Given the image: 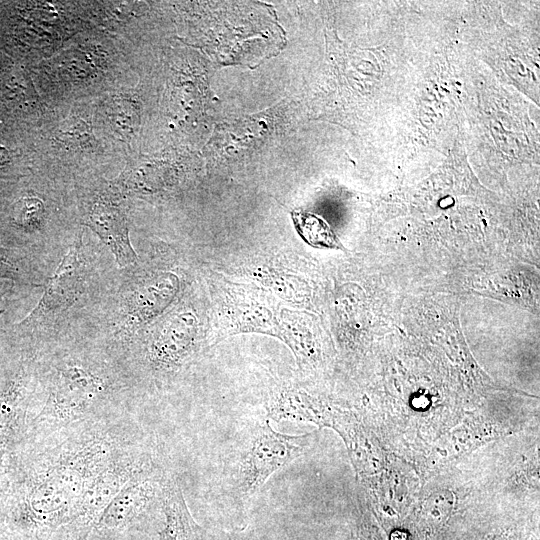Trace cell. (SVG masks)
Instances as JSON below:
<instances>
[{"mask_svg": "<svg viewBox=\"0 0 540 540\" xmlns=\"http://www.w3.org/2000/svg\"><path fill=\"white\" fill-rule=\"evenodd\" d=\"M309 435H288L273 429L269 420L258 424L242 451L234 474L235 490L248 498L266 481L304 451L302 441Z\"/></svg>", "mask_w": 540, "mask_h": 540, "instance_id": "6da1fadb", "label": "cell"}, {"mask_svg": "<svg viewBox=\"0 0 540 540\" xmlns=\"http://www.w3.org/2000/svg\"><path fill=\"white\" fill-rule=\"evenodd\" d=\"M163 483L148 473L130 479L104 508L92 531L119 532L131 527L147 511Z\"/></svg>", "mask_w": 540, "mask_h": 540, "instance_id": "7a4b0ae2", "label": "cell"}, {"mask_svg": "<svg viewBox=\"0 0 540 540\" xmlns=\"http://www.w3.org/2000/svg\"><path fill=\"white\" fill-rule=\"evenodd\" d=\"M98 380L89 372L70 367L62 371L41 415L59 420L84 414L100 391Z\"/></svg>", "mask_w": 540, "mask_h": 540, "instance_id": "3957f363", "label": "cell"}, {"mask_svg": "<svg viewBox=\"0 0 540 540\" xmlns=\"http://www.w3.org/2000/svg\"><path fill=\"white\" fill-rule=\"evenodd\" d=\"M79 244H73L48 280L38 304L20 325L39 320L48 313L70 306L79 293L81 284V260Z\"/></svg>", "mask_w": 540, "mask_h": 540, "instance_id": "277c9868", "label": "cell"}, {"mask_svg": "<svg viewBox=\"0 0 540 540\" xmlns=\"http://www.w3.org/2000/svg\"><path fill=\"white\" fill-rule=\"evenodd\" d=\"M85 225L109 246L120 267L136 261L137 256L129 240L126 218L120 208L99 201L93 206Z\"/></svg>", "mask_w": 540, "mask_h": 540, "instance_id": "5b68a950", "label": "cell"}, {"mask_svg": "<svg viewBox=\"0 0 540 540\" xmlns=\"http://www.w3.org/2000/svg\"><path fill=\"white\" fill-rule=\"evenodd\" d=\"M161 495L164 523L156 540H205V530L194 520L174 479L164 481Z\"/></svg>", "mask_w": 540, "mask_h": 540, "instance_id": "8992f818", "label": "cell"}, {"mask_svg": "<svg viewBox=\"0 0 540 540\" xmlns=\"http://www.w3.org/2000/svg\"><path fill=\"white\" fill-rule=\"evenodd\" d=\"M26 397L27 383L22 371L0 388V455L11 449L20 436Z\"/></svg>", "mask_w": 540, "mask_h": 540, "instance_id": "52a82bcc", "label": "cell"}, {"mask_svg": "<svg viewBox=\"0 0 540 540\" xmlns=\"http://www.w3.org/2000/svg\"><path fill=\"white\" fill-rule=\"evenodd\" d=\"M291 217L299 235L311 246L343 249L335 234L321 218L304 211H292Z\"/></svg>", "mask_w": 540, "mask_h": 540, "instance_id": "ba28073f", "label": "cell"}, {"mask_svg": "<svg viewBox=\"0 0 540 540\" xmlns=\"http://www.w3.org/2000/svg\"><path fill=\"white\" fill-rule=\"evenodd\" d=\"M453 502L449 491L432 494L423 505L421 524L429 529L441 526L449 518Z\"/></svg>", "mask_w": 540, "mask_h": 540, "instance_id": "9c48e42d", "label": "cell"}, {"mask_svg": "<svg viewBox=\"0 0 540 540\" xmlns=\"http://www.w3.org/2000/svg\"><path fill=\"white\" fill-rule=\"evenodd\" d=\"M44 213V204L37 197H22L17 200L11 210L13 222L20 228L36 227Z\"/></svg>", "mask_w": 540, "mask_h": 540, "instance_id": "30bf717a", "label": "cell"}, {"mask_svg": "<svg viewBox=\"0 0 540 540\" xmlns=\"http://www.w3.org/2000/svg\"><path fill=\"white\" fill-rule=\"evenodd\" d=\"M11 471L5 463L4 457L0 455V517L11 492Z\"/></svg>", "mask_w": 540, "mask_h": 540, "instance_id": "8fae6325", "label": "cell"}, {"mask_svg": "<svg viewBox=\"0 0 540 540\" xmlns=\"http://www.w3.org/2000/svg\"><path fill=\"white\" fill-rule=\"evenodd\" d=\"M109 532H94L92 531L86 538L83 540H110Z\"/></svg>", "mask_w": 540, "mask_h": 540, "instance_id": "7c38bea8", "label": "cell"}, {"mask_svg": "<svg viewBox=\"0 0 540 540\" xmlns=\"http://www.w3.org/2000/svg\"><path fill=\"white\" fill-rule=\"evenodd\" d=\"M3 163H5V154L3 150H0V166H2Z\"/></svg>", "mask_w": 540, "mask_h": 540, "instance_id": "4fadbf2b", "label": "cell"}, {"mask_svg": "<svg viewBox=\"0 0 540 540\" xmlns=\"http://www.w3.org/2000/svg\"><path fill=\"white\" fill-rule=\"evenodd\" d=\"M1 313H2V311L0 310V316H1Z\"/></svg>", "mask_w": 540, "mask_h": 540, "instance_id": "5bb4252c", "label": "cell"}, {"mask_svg": "<svg viewBox=\"0 0 540 540\" xmlns=\"http://www.w3.org/2000/svg\"><path fill=\"white\" fill-rule=\"evenodd\" d=\"M0 292H1V290H0ZM0 295H1V293H0Z\"/></svg>", "mask_w": 540, "mask_h": 540, "instance_id": "9a60e30c", "label": "cell"}]
</instances>
